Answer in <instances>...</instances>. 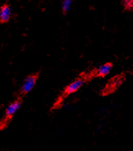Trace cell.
Instances as JSON below:
<instances>
[{"label": "cell", "mask_w": 133, "mask_h": 151, "mask_svg": "<svg viewBox=\"0 0 133 151\" xmlns=\"http://www.w3.org/2000/svg\"><path fill=\"white\" fill-rule=\"evenodd\" d=\"M113 69V64L112 63H105L102 65L99 66L98 68L92 70L87 74L86 76H83L86 80L91 79L93 78H104L110 74L111 70Z\"/></svg>", "instance_id": "cell-1"}, {"label": "cell", "mask_w": 133, "mask_h": 151, "mask_svg": "<svg viewBox=\"0 0 133 151\" xmlns=\"http://www.w3.org/2000/svg\"><path fill=\"white\" fill-rule=\"evenodd\" d=\"M85 82H86V79L83 76L77 78L65 88L63 94L65 96H69L71 94L75 93L76 92H77L82 86L85 84Z\"/></svg>", "instance_id": "cell-2"}, {"label": "cell", "mask_w": 133, "mask_h": 151, "mask_svg": "<svg viewBox=\"0 0 133 151\" xmlns=\"http://www.w3.org/2000/svg\"><path fill=\"white\" fill-rule=\"evenodd\" d=\"M37 78H38V77H37L36 74H32V75H30L26 78L23 82L22 86H21V93L24 94L30 93L34 88V87L36 86Z\"/></svg>", "instance_id": "cell-3"}, {"label": "cell", "mask_w": 133, "mask_h": 151, "mask_svg": "<svg viewBox=\"0 0 133 151\" xmlns=\"http://www.w3.org/2000/svg\"><path fill=\"white\" fill-rule=\"evenodd\" d=\"M21 106V102L20 101H15V102H12L9 106L7 107L6 111H5V116L7 118H10L12 117L13 115L17 112V111L20 109Z\"/></svg>", "instance_id": "cell-4"}, {"label": "cell", "mask_w": 133, "mask_h": 151, "mask_svg": "<svg viewBox=\"0 0 133 151\" xmlns=\"http://www.w3.org/2000/svg\"><path fill=\"white\" fill-rule=\"evenodd\" d=\"M12 16V10L9 6L4 5L0 8V22H8Z\"/></svg>", "instance_id": "cell-5"}, {"label": "cell", "mask_w": 133, "mask_h": 151, "mask_svg": "<svg viewBox=\"0 0 133 151\" xmlns=\"http://www.w3.org/2000/svg\"><path fill=\"white\" fill-rule=\"evenodd\" d=\"M73 0H63L62 3V10L63 13H68L71 9V7L73 5Z\"/></svg>", "instance_id": "cell-6"}, {"label": "cell", "mask_w": 133, "mask_h": 151, "mask_svg": "<svg viewBox=\"0 0 133 151\" xmlns=\"http://www.w3.org/2000/svg\"><path fill=\"white\" fill-rule=\"evenodd\" d=\"M122 6L125 10L131 11L133 9V0H122Z\"/></svg>", "instance_id": "cell-7"}]
</instances>
